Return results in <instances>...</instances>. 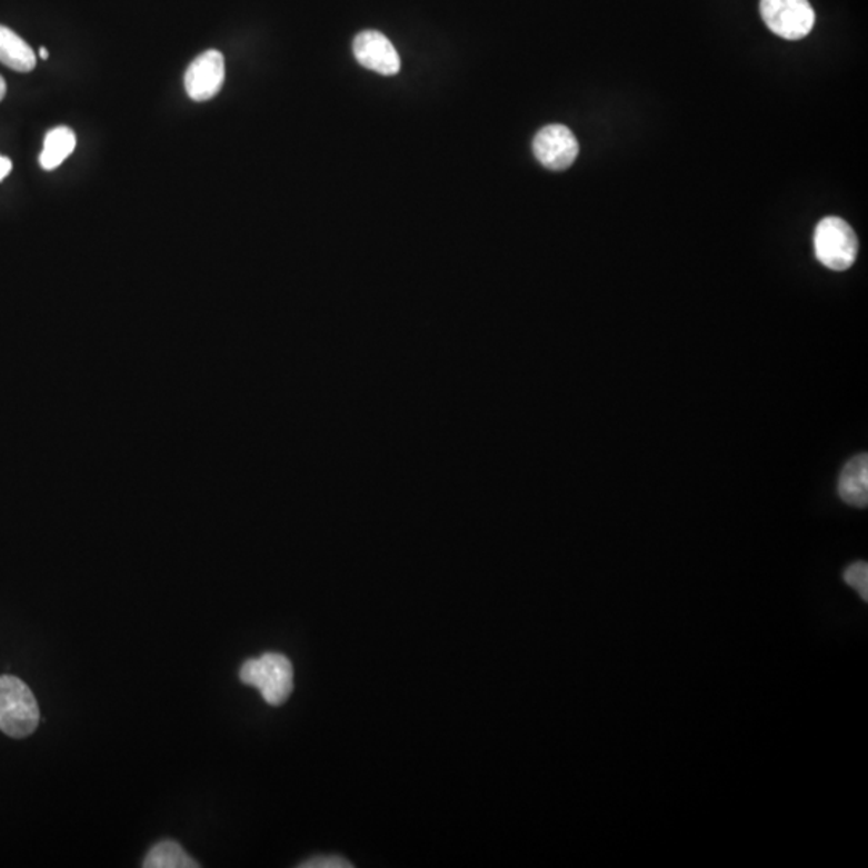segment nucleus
I'll return each mask as SVG.
<instances>
[{
  "mask_svg": "<svg viewBox=\"0 0 868 868\" xmlns=\"http://www.w3.org/2000/svg\"><path fill=\"white\" fill-rule=\"evenodd\" d=\"M0 63L18 73H30L36 68V56L30 46L9 28L0 24Z\"/></svg>",
  "mask_w": 868,
  "mask_h": 868,
  "instance_id": "obj_9",
  "label": "nucleus"
},
{
  "mask_svg": "<svg viewBox=\"0 0 868 868\" xmlns=\"http://www.w3.org/2000/svg\"><path fill=\"white\" fill-rule=\"evenodd\" d=\"M814 248L820 265L831 270H848L859 255V240L841 218H825L814 233Z\"/></svg>",
  "mask_w": 868,
  "mask_h": 868,
  "instance_id": "obj_3",
  "label": "nucleus"
},
{
  "mask_svg": "<svg viewBox=\"0 0 868 868\" xmlns=\"http://www.w3.org/2000/svg\"><path fill=\"white\" fill-rule=\"evenodd\" d=\"M146 868H197L200 864L193 860L179 842L164 839L151 848L143 860Z\"/></svg>",
  "mask_w": 868,
  "mask_h": 868,
  "instance_id": "obj_11",
  "label": "nucleus"
},
{
  "mask_svg": "<svg viewBox=\"0 0 868 868\" xmlns=\"http://www.w3.org/2000/svg\"><path fill=\"white\" fill-rule=\"evenodd\" d=\"M225 79V56L219 50H207L187 68L183 84L190 99L196 102H207L221 92Z\"/></svg>",
  "mask_w": 868,
  "mask_h": 868,
  "instance_id": "obj_6",
  "label": "nucleus"
},
{
  "mask_svg": "<svg viewBox=\"0 0 868 868\" xmlns=\"http://www.w3.org/2000/svg\"><path fill=\"white\" fill-rule=\"evenodd\" d=\"M6 93H7V84L6 81H3L2 76H0V100H2L3 97H6Z\"/></svg>",
  "mask_w": 868,
  "mask_h": 868,
  "instance_id": "obj_15",
  "label": "nucleus"
},
{
  "mask_svg": "<svg viewBox=\"0 0 868 868\" xmlns=\"http://www.w3.org/2000/svg\"><path fill=\"white\" fill-rule=\"evenodd\" d=\"M532 150L543 168L565 171L578 158L579 143L567 126L549 124L536 134Z\"/></svg>",
  "mask_w": 868,
  "mask_h": 868,
  "instance_id": "obj_5",
  "label": "nucleus"
},
{
  "mask_svg": "<svg viewBox=\"0 0 868 868\" xmlns=\"http://www.w3.org/2000/svg\"><path fill=\"white\" fill-rule=\"evenodd\" d=\"M10 171H12V161L0 154V180L6 179Z\"/></svg>",
  "mask_w": 868,
  "mask_h": 868,
  "instance_id": "obj_14",
  "label": "nucleus"
},
{
  "mask_svg": "<svg viewBox=\"0 0 868 868\" xmlns=\"http://www.w3.org/2000/svg\"><path fill=\"white\" fill-rule=\"evenodd\" d=\"M41 712L30 687L16 676H0V730L12 738L30 737Z\"/></svg>",
  "mask_w": 868,
  "mask_h": 868,
  "instance_id": "obj_2",
  "label": "nucleus"
},
{
  "mask_svg": "<svg viewBox=\"0 0 868 868\" xmlns=\"http://www.w3.org/2000/svg\"><path fill=\"white\" fill-rule=\"evenodd\" d=\"M759 9L767 28L788 41L806 38L816 23L809 0H761Z\"/></svg>",
  "mask_w": 868,
  "mask_h": 868,
  "instance_id": "obj_4",
  "label": "nucleus"
},
{
  "mask_svg": "<svg viewBox=\"0 0 868 868\" xmlns=\"http://www.w3.org/2000/svg\"><path fill=\"white\" fill-rule=\"evenodd\" d=\"M39 57H41L42 60L49 59V50L41 47V49H39Z\"/></svg>",
  "mask_w": 868,
  "mask_h": 868,
  "instance_id": "obj_16",
  "label": "nucleus"
},
{
  "mask_svg": "<svg viewBox=\"0 0 868 868\" xmlns=\"http://www.w3.org/2000/svg\"><path fill=\"white\" fill-rule=\"evenodd\" d=\"M74 147V132L67 126H60V128H56L47 134L44 149H42L41 157H39V163L46 171H53L73 153Z\"/></svg>",
  "mask_w": 868,
  "mask_h": 868,
  "instance_id": "obj_10",
  "label": "nucleus"
},
{
  "mask_svg": "<svg viewBox=\"0 0 868 868\" xmlns=\"http://www.w3.org/2000/svg\"><path fill=\"white\" fill-rule=\"evenodd\" d=\"M839 497L849 506L866 509L868 503V457L859 453L842 468L838 481Z\"/></svg>",
  "mask_w": 868,
  "mask_h": 868,
  "instance_id": "obj_8",
  "label": "nucleus"
},
{
  "mask_svg": "<svg viewBox=\"0 0 868 868\" xmlns=\"http://www.w3.org/2000/svg\"><path fill=\"white\" fill-rule=\"evenodd\" d=\"M842 578H845L846 585L854 587L859 592L864 601L868 600V567L866 561L852 563L851 567L846 569Z\"/></svg>",
  "mask_w": 868,
  "mask_h": 868,
  "instance_id": "obj_12",
  "label": "nucleus"
},
{
  "mask_svg": "<svg viewBox=\"0 0 868 868\" xmlns=\"http://www.w3.org/2000/svg\"><path fill=\"white\" fill-rule=\"evenodd\" d=\"M240 680L261 691L266 704L282 706L293 691V665L285 655L265 654L243 662Z\"/></svg>",
  "mask_w": 868,
  "mask_h": 868,
  "instance_id": "obj_1",
  "label": "nucleus"
},
{
  "mask_svg": "<svg viewBox=\"0 0 868 868\" xmlns=\"http://www.w3.org/2000/svg\"><path fill=\"white\" fill-rule=\"evenodd\" d=\"M356 60L367 70L383 76L398 74L401 59L387 36L378 31L359 32L352 42Z\"/></svg>",
  "mask_w": 868,
  "mask_h": 868,
  "instance_id": "obj_7",
  "label": "nucleus"
},
{
  "mask_svg": "<svg viewBox=\"0 0 868 868\" xmlns=\"http://www.w3.org/2000/svg\"><path fill=\"white\" fill-rule=\"evenodd\" d=\"M302 868H351L352 864H349L348 860L343 859V857L338 856H322V857H315V859L306 860V862H302Z\"/></svg>",
  "mask_w": 868,
  "mask_h": 868,
  "instance_id": "obj_13",
  "label": "nucleus"
}]
</instances>
